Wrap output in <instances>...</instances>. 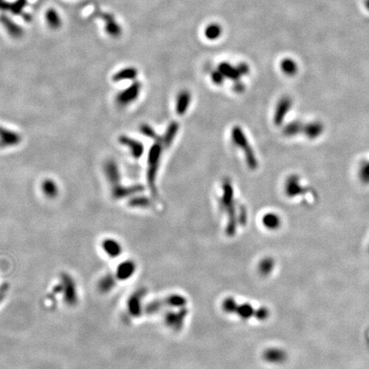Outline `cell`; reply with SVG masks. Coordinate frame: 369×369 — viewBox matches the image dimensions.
I'll return each instance as SVG.
<instances>
[{
	"instance_id": "1",
	"label": "cell",
	"mask_w": 369,
	"mask_h": 369,
	"mask_svg": "<svg viewBox=\"0 0 369 369\" xmlns=\"http://www.w3.org/2000/svg\"><path fill=\"white\" fill-rule=\"evenodd\" d=\"M221 207L228 215L229 222L228 229L233 232L236 227L235 202H234V190L230 179H224L222 182V195L220 199Z\"/></svg>"
},
{
	"instance_id": "2",
	"label": "cell",
	"mask_w": 369,
	"mask_h": 369,
	"mask_svg": "<svg viewBox=\"0 0 369 369\" xmlns=\"http://www.w3.org/2000/svg\"><path fill=\"white\" fill-rule=\"evenodd\" d=\"M231 137H232V142L236 147L242 150L249 169H252V170L257 169L258 166L257 156L255 154L254 150L252 149V147L250 145L248 139L243 131L242 127L239 126L232 127Z\"/></svg>"
},
{
	"instance_id": "3",
	"label": "cell",
	"mask_w": 369,
	"mask_h": 369,
	"mask_svg": "<svg viewBox=\"0 0 369 369\" xmlns=\"http://www.w3.org/2000/svg\"><path fill=\"white\" fill-rule=\"evenodd\" d=\"M165 147L162 141H155V144L150 148L148 155V169H147V181L151 189L153 195L156 196L157 191L156 187V178L157 170L159 168L162 150Z\"/></svg>"
},
{
	"instance_id": "4",
	"label": "cell",
	"mask_w": 369,
	"mask_h": 369,
	"mask_svg": "<svg viewBox=\"0 0 369 369\" xmlns=\"http://www.w3.org/2000/svg\"><path fill=\"white\" fill-rule=\"evenodd\" d=\"M293 106V100L288 96H284L278 101L274 115V124L280 127L282 125L286 115L289 113Z\"/></svg>"
},
{
	"instance_id": "5",
	"label": "cell",
	"mask_w": 369,
	"mask_h": 369,
	"mask_svg": "<svg viewBox=\"0 0 369 369\" xmlns=\"http://www.w3.org/2000/svg\"><path fill=\"white\" fill-rule=\"evenodd\" d=\"M305 188L300 184V178L296 175H289L285 182V193L289 198L305 194Z\"/></svg>"
},
{
	"instance_id": "6",
	"label": "cell",
	"mask_w": 369,
	"mask_h": 369,
	"mask_svg": "<svg viewBox=\"0 0 369 369\" xmlns=\"http://www.w3.org/2000/svg\"><path fill=\"white\" fill-rule=\"evenodd\" d=\"M140 89H141V85L140 83H134L126 91L119 94L117 99L118 103L121 105H127L130 104L131 102H133L135 99H137L138 96L140 94Z\"/></svg>"
},
{
	"instance_id": "7",
	"label": "cell",
	"mask_w": 369,
	"mask_h": 369,
	"mask_svg": "<svg viewBox=\"0 0 369 369\" xmlns=\"http://www.w3.org/2000/svg\"><path fill=\"white\" fill-rule=\"evenodd\" d=\"M191 100V93L187 90H183L179 92L175 102V111L179 115H184L187 112Z\"/></svg>"
},
{
	"instance_id": "8",
	"label": "cell",
	"mask_w": 369,
	"mask_h": 369,
	"mask_svg": "<svg viewBox=\"0 0 369 369\" xmlns=\"http://www.w3.org/2000/svg\"><path fill=\"white\" fill-rule=\"evenodd\" d=\"M324 132V126L320 121H311L303 125L302 134L310 140H315L320 137Z\"/></svg>"
},
{
	"instance_id": "9",
	"label": "cell",
	"mask_w": 369,
	"mask_h": 369,
	"mask_svg": "<svg viewBox=\"0 0 369 369\" xmlns=\"http://www.w3.org/2000/svg\"><path fill=\"white\" fill-rule=\"evenodd\" d=\"M218 70L222 74L223 76L225 77L226 79L232 80L234 82L239 81L240 78L242 77L238 67H234V66H232V64L226 63V62L220 64Z\"/></svg>"
},
{
	"instance_id": "10",
	"label": "cell",
	"mask_w": 369,
	"mask_h": 369,
	"mask_svg": "<svg viewBox=\"0 0 369 369\" xmlns=\"http://www.w3.org/2000/svg\"><path fill=\"white\" fill-rule=\"evenodd\" d=\"M180 125L176 121H172L166 130L165 134L162 137V142L165 148L171 147L176 135L178 134Z\"/></svg>"
},
{
	"instance_id": "11",
	"label": "cell",
	"mask_w": 369,
	"mask_h": 369,
	"mask_svg": "<svg viewBox=\"0 0 369 369\" xmlns=\"http://www.w3.org/2000/svg\"><path fill=\"white\" fill-rule=\"evenodd\" d=\"M120 140H121V143L124 144L127 147L130 148L131 153L135 158H140V156H142L144 147L143 145L140 142L129 139V138L125 137V136L124 137H121Z\"/></svg>"
},
{
	"instance_id": "12",
	"label": "cell",
	"mask_w": 369,
	"mask_h": 369,
	"mask_svg": "<svg viewBox=\"0 0 369 369\" xmlns=\"http://www.w3.org/2000/svg\"><path fill=\"white\" fill-rule=\"evenodd\" d=\"M221 34H222V28L221 26L217 23H210V25H208L204 30L205 37L210 40H217L221 36Z\"/></svg>"
},
{
	"instance_id": "13",
	"label": "cell",
	"mask_w": 369,
	"mask_h": 369,
	"mask_svg": "<svg viewBox=\"0 0 369 369\" xmlns=\"http://www.w3.org/2000/svg\"><path fill=\"white\" fill-rule=\"evenodd\" d=\"M262 223L267 229L275 230L280 227L281 221L276 214L267 213L262 217Z\"/></svg>"
},
{
	"instance_id": "14",
	"label": "cell",
	"mask_w": 369,
	"mask_h": 369,
	"mask_svg": "<svg viewBox=\"0 0 369 369\" xmlns=\"http://www.w3.org/2000/svg\"><path fill=\"white\" fill-rule=\"evenodd\" d=\"M302 128H303V125L302 124L301 121H293L284 127L283 134L286 137H293L300 133H302Z\"/></svg>"
},
{
	"instance_id": "15",
	"label": "cell",
	"mask_w": 369,
	"mask_h": 369,
	"mask_svg": "<svg viewBox=\"0 0 369 369\" xmlns=\"http://www.w3.org/2000/svg\"><path fill=\"white\" fill-rule=\"evenodd\" d=\"M280 68H281L282 72L288 76H293L297 72V65L295 63V61H293L291 58H285L281 61Z\"/></svg>"
},
{
	"instance_id": "16",
	"label": "cell",
	"mask_w": 369,
	"mask_h": 369,
	"mask_svg": "<svg viewBox=\"0 0 369 369\" xmlns=\"http://www.w3.org/2000/svg\"><path fill=\"white\" fill-rule=\"evenodd\" d=\"M138 71L134 68H129L127 70H121L114 77L115 80H133L137 76Z\"/></svg>"
},
{
	"instance_id": "17",
	"label": "cell",
	"mask_w": 369,
	"mask_h": 369,
	"mask_svg": "<svg viewBox=\"0 0 369 369\" xmlns=\"http://www.w3.org/2000/svg\"><path fill=\"white\" fill-rule=\"evenodd\" d=\"M359 177L360 180L364 183V184H369V160L364 161L362 162L359 168Z\"/></svg>"
},
{
	"instance_id": "18",
	"label": "cell",
	"mask_w": 369,
	"mask_h": 369,
	"mask_svg": "<svg viewBox=\"0 0 369 369\" xmlns=\"http://www.w3.org/2000/svg\"><path fill=\"white\" fill-rule=\"evenodd\" d=\"M2 23H3V25L5 26L7 28H8V30L10 31V34H11V35H13V36H15V37H17V36H20V34L22 33V30L18 28V27H15V28H12V27H14L15 26V24H13V23H10V20L7 19V18H5V17H2Z\"/></svg>"
},
{
	"instance_id": "19",
	"label": "cell",
	"mask_w": 369,
	"mask_h": 369,
	"mask_svg": "<svg viewBox=\"0 0 369 369\" xmlns=\"http://www.w3.org/2000/svg\"><path fill=\"white\" fill-rule=\"evenodd\" d=\"M43 189H44L45 194L50 196V197H53L54 195L57 194V191H58L56 184L51 181H47L44 183Z\"/></svg>"
},
{
	"instance_id": "20",
	"label": "cell",
	"mask_w": 369,
	"mask_h": 369,
	"mask_svg": "<svg viewBox=\"0 0 369 369\" xmlns=\"http://www.w3.org/2000/svg\"><path fill=\"white\" fill-rule=\"evenodd\" d=\"M46 17H47L48 23L51 27L57 28L60 25V20H59L58 14L54 10H50L49 12H47Z\"/></svg>"
},
{
	"instance_id": "21",
	"label": "cell",
	"mask_w": 369,
	"mask_h": 369,
	"mask_svg": "<svg viewBox=\"0 0 369 369\" xmlns=\"http://www.w3.org/2000/svg\"><path fill=\"white\" fill-rule=\"evenodd\" d=\"M211 79H212V81H213L216 85L221 86V85H222L223 82H224L225 77L223 76L222 74L221 73L219 70H216V71H213V72L211 73Z\"/></svg>"
},
{
	"instance_id": "22",
	"label": "cell",
	"mask_w": 369,
	"mask_h": 369,
	"mask_svg": "<svg viewBox=\"0 0 369 369\" xmlns=\"http://www.w3.org/2000/svg\"><path fill=\"white\" fill-rule=\"evenodd\" d=\"M237 67L239 69V72H240L242 76L248 74L249 72H250V68H249L248 64H245V63L239 64Z\"/></svg>"
},
{
	"instance_id": "23",
	"label": "cell",
	"mask_w": 369,
	"mask_h": 369,
	"mask_svg": "<svg viewBox=\"0 0 369 369\" xmlns=\"http://www.w3.org/2000/svg\"><path fill=\"white\" fill-rule=\"evenodd\" d=\"M233 90H234L236 92H239V93H240V92H243L245 91V86H244L242 83L240 82L239 80V81H236L235 84H234V86H233Z\"/></svg>"
}]
</instances>
